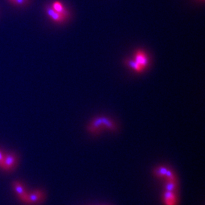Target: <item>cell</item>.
<instances>
[{
  "instance_id": "cell-7",
  "label": "cell",
  "mask_w": 205,
  "mask_h": 205,
  "mask_svg": "<svg viewBox=\"0 0 205 205\" xmlns=\"http://www.w3.org/2000/svg\"><path fill=\"white\" fill-rule=\"evenodd\" d=\"M51 7L53 9V10L56 11L59 13V14H62L65 18H67V17L68 15V11L66 10V9L64 8V7L63 6V5L62 3L59 2H55L53 5H52Z\"/></svg>"
},
{
  "instance_id": "cell-2",
  "label": "cell",
  "mask_w": 205,
  "mask_h": 205,
  "mask_svg": "<svg viewBox=\"0 0 205 205\" xmlns=\"http://www.w3.org/2000/svg\"><path fill=\"white\" fill-rule=\"evenodd\" d=\"M21 201L28 204H36L41 203L44 198V193L40 190H35L31 193H25L19 197Z\"/></svg>"
},
{
  "instance_id": "cell-14",
  "label": "cell",
  "mask_w": 205,
  "mask_h": 205,
  "mask_svg": "<svg viewBox=\"0 0 205 205\" xmlns=\"http://www.w3.org/2000/svg\"><path fill=\"white\" fill-rule=\"evenodd\" d=\"M8 1L10 2L11 3H12V2H13V1H14V0H8Z\"/></svg>"
},
{
  "instance_id": "cell-6",
  "label": "cell",
  "mask_w": 205,
  "mask_h": 205,
  "mask_svg": "<svg viewBox=\"0 0 205 205\" xmlns=\"http://www.w3.org/2000/svg\"><path fill=\"white\" fill-rule=\"evenodd\" d=\"M163 200L166 205H176L177 196L175 192L166 191L163 195Z\"/></svg>"
},
{
  "instance_id": "cell-1",
  "label": "cell",
  "mask_w": 205,
  "mask_h": 205,
  "mask_svg": "<svg viewBox=\"0 0 205 205\" xmlns=\"http://www.w3.org/2000/svg\"><path fill=\"white\" fill-rule=\"evenodd\" d=\"M116 125L112 120L106 117H97L90 124L88 129L92 133H96L103 128L114 131L116 129Z\"/></svg>"
},
{
  "instance_id": "cell-3",
  "label": "cell",
  "mask_w": 205,
  "mask_h": 205,
  "mask_svg": "<svg viewBox=\"0 0 205 205\" xmlns=\"http://www.w3.org/2000/svg\"><path fill=\"white\" fill-rule=\"evenodd\" d=\"M17 163V157L14 153H9L4 157L3 170L6 171H11L14 169Z\"/></svg>"
},
{
  "instance_id": "cell-13",
  "label": "cell",
  "mask_w": 205,
  "mask_h": 205,
  "mask_svg": "<svg viewBox=\"0 0 205 205\" xmlns=\"http://www.w3.org/2000/svg\"><path fill=\"white\" fill-rule=\"evenodd\" d=\"M4 157H5V154L3 152V151L0 149V169H3V163L4 160Z\"/></svg>"
},
{
  "instance_id": "cell-9",
  "label": "cell",
  "mask_w": 205,
  "mask_h": 205,
  "mask_svg": "<svg viewBox=\"0 0 205 205\" xmlns=\"http://www.w3.org/2000/svg\"><path fill=\"white\" fill-rule=\"evenodd\" d=\"M167 170L168 169L166 167H158V169H156V170L155 171V174L159 177H164L165 174H166L167 171Z\"/></svg>"
},
{
  "instance_id": "cell-11",
  "label": "cell",
  "mask_w": 205,
  "mask_h": 205,
  "mask_svg": "<svg viewBox=\"0 0 205 205\" xmlns=\"http://www.w3.org/2000/svg\"><path fill=\"white\" fill-rule=\"evenodd\" d=\"M177 181H169L167 182L166 191L175 192L177 189Z\"/></svg>"
},
{
  "instance_id": "cell-12",
  "label": "cell",
  "mask_w": 205,
  "mask_h": 205,
  "mask_svg": "<svg viewBox=\"0 0 205 205\" xmlns=\"http://www.w3.org/2000/svg\"><path fill=\"white\" fill-rule=\"evenodd\" d=\"M30 2V0H14L12 2V4L17 6H23L25 5H27Z\"/></svg>"
},
{
  "instance_id": "cell-8",
  "label": "cell",
  "mask_w": 205,
  "mask_h": 205,
  "mask_svg": "<svg viewBox=\"0 0 205 205\" xmlns=\"http://www.w3.org/2000/svg\"><path fill=\"white\" fill-rule=\"evenodd\" d=\"M13 187H14L15 193L18 197H19V196H21V195L24 194L26 192L25 189V187L23 185L22 183L19 181H15L13 183Z\"/></svg>"
},
{
  "instance_id": "cell-4",
  "label": "cell",
  "mask_w": 205,
  "mask_h": 205,
  "mask_svg": "<svg viewBox=\"0 0 205 205\" xmlns=\"http://www.w3.org/2000/svg\"><path fill=\"white\" fill-rule=\"evenodd\" d=\"M45 11L48 16H49L53 21H55V22L63 23V21L66 19V18H65L62 14L55 11L51 7V6H47L45 7Z\"/></svg>"
},
{
  "instance_id": "cell-10",
  "label": "cell",
  "mask_w": 205,
  "mask_h": 205,
  "mask_svg": "<svg viewBox=\"0 0 205 205\" xmlns=\"http://www.w3.org/2000/svg\"><path fill=\"white\" fill-rule=\"evenodd\" d=\"M128 63L131 68H133L137 72H141L143 70L135 60H129Z\"/></svg>"
},
{
  "instance_id": "cell-5",
  "label": "cell",
  "mask_w": 205,
  "mask_h": 205,
  "mask_svg": "<svg viewBox=\"0 0 205 205\" xmlns=\"http://www.w3.org/2000/svg\"><path fill=\"white\" fill-rule=\"evenodd\" d=\"M135 61L143 69H144L148 64V58L147 55L143 51H139L135 55Z\"/></svg>"
}]
</instances>
